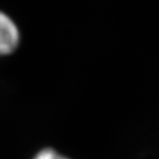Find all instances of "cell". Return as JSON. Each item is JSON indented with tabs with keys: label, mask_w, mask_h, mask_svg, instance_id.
<instances>
[{
	"label": "cell",
	"mask_w": 159,
	"mask_h": 159,
	"mask_svg": "<svg viewBox=\"0 0 159 159\" xmlns=\"http://www.w3.org/2000/svg\"><path fill=\"white\" fill-rule=\"evenodd\" d=\"M20 43V32L16 23L0 11V57L11 54Z\"/></svg>",
	"instance_id": "1"
},
{
	"label": "cell",
	"mask_w": 159,
	"mask_h": 159,
	"mask_svg": "<svg viewBox=\"0 0 159 159\" xmlns=\"http://www.w3.org/2000/svg\"><path fill=\"white\" fill-rule=\"evenodd\" d=\"M33 159H69L59 154L54 149H43L35 155Z\"/></svg>",
	"instance_id": "2"
}]
</instances>
